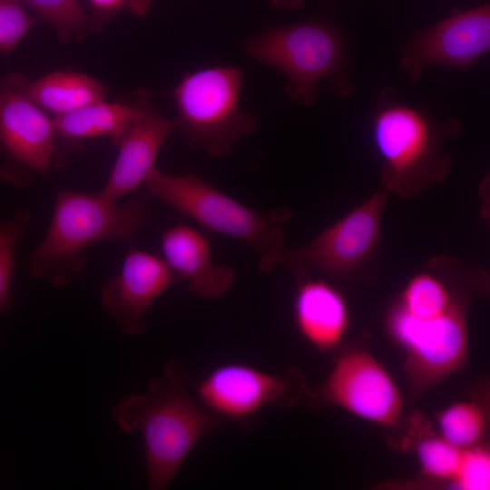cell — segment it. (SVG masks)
<instances>
[{"mask_svg":"<svg viewBox=\"0 0 490 490\" xmlns=\"http://www.w3.org/2000/svg\"><path fill=\"white\" fill-rule=\"evenodd\" d=\"M112 416L122 431L142 432L150 490L166 489L196 445L224 423L192 396L184 369L174 360L146 391L117 403Z\"/></svg>","mask_w":490,"mask_h":490,"instance_id":"6da1fadb","label":"cell"},{"mask_svg":"<svg viewBox=\"0 0 490 490\" xmlns=\"http://www.w3.org/2000/svg\"><path fill=\"white\" fill-rule=\"evenodd\" d=\"M149 220L146 193L118 205L99 192L60 191L45 237L30 257L29 270L65 287L85 269L89 246L105 240L131 242Z\"/></svg>","mask_w":490,"mask_h":490,"instance_id":"7a4b0ae2","label":"cell"},{"mask_svg":"<svg viewBox=\"0 0 490 490\" xmlns=\"http://www.w3.org/2000/svg\"><path fill=\"white\" fill-rule=\"evenodd\" d=\"M460 131L456 119L437 122L420 107L399 100L392 88L382 90L371 117V135L382 162L385 188L407 195L442 181L451 166L443 143Z\"/></svg>","mask_w":490,"mask_h":490,"instance_id":"3957f363","label":"cell"},{"mask_svg":"<svg viewBox=\"0 0 490 490\" xmlns=\"http://www.w3.org/2000/svg\"><path fill=\"white\" fill-rule=\"evenodd\" d=\"M147 193L198 222L211 232L243 240L258 254L259 268L271 273L283 264L288 248L279 226L289 210L258 212L215 189L194 172L172 175L156 167L144 181Z\"/></svg>","mask_w":490,"mask_h":490,"instance_id":"277c9868","label":"cell"},{"mask_svg":"<svg viewBox=\"0 0 490 490\" xmlns=\"http://www.w3.org/2000/svg\"><path fill=\"white\" fill-rule=\"evenodd\" d=\"M242 47L251 59L285 75V93L296 103H315L323 82L340 97L353 92L343 39L326 24L307 21L270 27L245 40Z\"/></svg>","mask_w":490,"mask_h":490,"instance_id":"5b68a950","label":"cell"},{"mask_svg":"<svg viewBox=\"0 0 490 490\" xmlns=\"http://www.w3.org/2000/svg\"><path fill=\"white\" fill-rule=\"evenodd\" d=\"M243 84L237 66L203 68L181 78L173 92L174 122L188 146L221 157L257 128V118L240 105Z\"/></svg>","mask_w":490,"mask_h":490,"instance_id":"8992f818","label":"cell"},{"mask_svg":"<svg viewBox=\"0 0 490 490\" xmlns=\"http://www.w3.org/2000/svg\"><path fill=\"white\" fill-rule=\"evenodd\" d=\"M304 392L293 369L272 373L241 362L211 369L198 383L196 397L223 421H243L267 407H289Z\"/></svg>","mask_w":490,"mask_h":490,"instance_id":"52a82bcc","label":"cell"},{"mask_svg":"<svg viewBox=\"0 0 490 490\" xmlns=\"http://www.w3.org/2000/svg\"><path fill=\"white\" fill-rule=\"evenodd\" d=\"M388 328L406 349L408 373L419 388L442 380L465 362L467 330L460 301L445 313L426 318L412 316L397 305Z\"/></svg>","mask_w":490,"mask_h":490,"instance_id":"ba28073f","label":"cell"},{"mask_svg":"<svg viewBox=\"0 0 490 490\" xmlns=\"http://www.w3.org/2000/svg\"><path fill=\"white\" fill-rule=\"evenodd\" d=\"M0 151L7 166L1 177L26 187L32 174L49 177L58 163V141L52 118L25 95L0 79Z\"/></svg>","mask_w":490,"mask_h":490,"instance_id":"9c48e42d","label":"cell"},{"mask_svg":"<svg viewBox=\"0 0 490 490\" xmlns=\"http://www.w3.org/2000/svg\"><path fill=\"white\" fill-rule=\"evenodd\" d=\"M387 198L377 191L309 244L288 249L283 264L299 281L314 270L342 274L360 266L377 244Z\"/></svg>","mask_w":490,"mask_h":490,"instance_id":"30bf717a","label":"cell"},{"mask_svg":"<svg viewBox=\"0 0 490 490\" xmlns=\"http://www.w3.org/2000/svg\"><path fill=\"white\" fill-rule=\"evenodd\" d=\"M490 49V5L455 11L408 41L399 68L412 81L430 65L467 69Z\"/></svg>","mask_w":490,"mask_h":490,"instance_id":"8fae6325","label":"cell"},{"mask_svg":"<svg viewBox=\"0 0 490 490\" xmlns=\"http://www.w3.org/2000/svg\"><path fill=\"white\" fill-rule=\"evenodd\" d=\"M313 399L336 405L383 426L396 425L403 406L400 393L387 370L363 351L339 358Z\"/></svg>","mask_w":490,"mask_h":490,"instance_id":"7c38bea8","label":"cell"},{"mask_svg":"<svg viewBox=\"0 0 490 490\" xmlns=\"http://www.w3.org/2000/svg\"><path fill=\"white\" fill-rule=\"evenodd\" d=\"M176 279L164 260L131 248L119 273L102 287L103 306L123 334L140 335L146 328V313Z\"/></svg>","mask_w":490,"mask_h":490,"instance_id":"4fadbf2b","label":"cell"},{"mask_svg":"<svg viewBox=\"0 0 490 490\" xmlns=\"http://www.w3.org/2000/svg\"><path fill=\"white\" fill-rule=\"evenodd\" d=\"M136 98L141 113L115 142L119 153L107 182L99 192L113 202L144 184L155 168L161 147L175 132L174 121L159 112L146 90L138 92Z\"/></svg>","mask_w":490,"mask_h":490,"instance_id":"5bb4252c","label":"cell"},{"mask_svg":"<svg viewBox=\"0 0 490 490\" xmlns=\"http://www.w3.org/2000/svg\"><path fill=\"white\" fill-rule=\"evenodd\" d=\"M161 245L165 262L195 297L213 300L230 290L234 271L213 261L210 242L202 233L176 225L162 231Z\"/></svg>","mask_w":490,"mask_h":490,"instance_id":"9a60e30c","label":"cell"},{"mask_svg":"<svg viewBox=\"0 0 490 490\" xmlns=\"http://www.w3.org/2000/svg\"><path fill=\"white\" fill-rule=\"evenodd\" d=\"M299 282L293 302L299 332L319 350L334 348L348 328V310L343 296L324 280L305 278Z\"/></svg>","mask_w":490,"mask_h":490,"instance_id":"2e32d148","label":"cell"},{"mask_svg":"<svg viewBox=\"0 0 490 490\" xmlns=\"http://www.w3.org/2000/svg\"><path fill=\"white\" fill-rule=\"evenodd\" d=\"M5 82L44 111L64 114L104 100L106 88L93 77L74 72H55L34 81L18 73Z\"/></svg>","mask_w":490,"mask_h":490,"instance_id":"e0dca14e","label":"cell"},{"mask_svg":"<svg viewBox=\"0 0 490 490\" xmlns=\"http://www.w3.org/2000/svg\"><path fill=\"white\" fill-rule=\"evenodd\" d=\"M141 113V105L135 99L132 104L97 102L78 110L54 115L52 120L58 141L65 143L98 136H109L113 143L136 121Z\"/></svg>","mask_w":490,"mask_h":490,"instance_id":"ac0fdd59","label":"cell"},{"mask_svg":"<svg viewBox=\"0 0 490 490\" xmlns=\"http://www.w3.org/2000/svg\"><path fill=\"white\" fill-rule=\"evenodd\" d=\"M457 302L446 284L438 276L427 271L412 277L397 306L412 316L426 318L445 313Z\"/></svg>","mask_w":490,"mask_h":490,"instance_id":"d6986e66","label":"cell"},{"mask_svg":"<svg viewBox=\"0 0 490 490\" xmlns=\"http://www.w3.org/2000/svg\"><path fill=\"white\" fill-rule=\"evenodd\" d=\"M482 409L474 403H456L438 416L442 437L460 448L475 446L485 431Z\"/></svg>","mask_w":490,"mask_h":490,"instance_id":"ffe728a7","label":"cell"},{"mask_svg":"<svg viewBox=\"0 0 490 490\" xmlns=\"http://www.w3.org/2000/svg\"><path fill=\"white\" fill-rule=\"evenodd\" d=\"M31 219L29 210L20 209L11 218L0 221V313L12 310L11 286L15 268V251Z\"/></svg>","mask_w":490,"mask_h":490,"instance_id":"44dd1931","label":"cell"},{"mask_svg":"<svg viewBox=\"0 0 490 490\" xmlns=\"http://www.w3.org/2000/svg\"><path fill=\"white\" fill-rule=\"evenodd\" d=\"M39 13L62 40L83 39L91 22L77 0H18Z\"/></svg>","mask_w":490,"mask_h":490,"instance_id":"7402d4cb","label":"cell"},{"mask_svg":"<svg viewBox=\"0 0 490 490\" xmlns=\"http://www.w3.org/2000/svg\"><path fill=\"white\" fill-rule=\"evenodd\" d=\"M465 449V448H464ZM464 449L441 437L421 441L417 454L423 470L437 479L454 481L463 457Z\"/></svg>","mask_w":490,"mask_h":490,"instance_id":"603a6c76","label":"cell"},{"mask_svg":"<svg viewBox=\"0 0 490 490\" xmlns=\"http://www.w3.org/2000/svg\"><path fill=\"white\" fill-rule=\"evenodd\" d=\"M33 19L18 0H0V54L11 53L27 34Z\"/></svg>","mask_w":490,"mask_h":490,"instance_id":"cb8c5ba5","label":"cell"},{"mask_svg":"<svg viewBox=\"0 0 490 490\" xmlns=\"http://www.w3.org/2000/svg\"><path fill=\"white\" fill-rule=\"evenodd\" d=\"M454 482L459 488L465 490L489 489L490 456L488 451L475 446L465 448Z\"/></svg>","mask_w":490,"mask_h":490,"instance_id":"d4e9b609","label":"cell"},{"mask_svg":"<svg viewBox=\"0 0 490 490\" xmlns=\"http://www.w3.org/2000/svg\"><path fill=\"white\" fill-rule=\"evenodd\" d=\"M96 17L112 16L118 11L128 8L136 15H143L152 0H88Z\"/></svg>","mask_w":490,"mask_h":490,"instance_id":"484cf974","label":"cell"},{"mask_svg":"<svg viewBox=\"0 0 490 490\" xmlns=\"http://www.w3.org/2000/svg\"><path fill=\"white\" fill-rule=\"evenodd\" d=\"M275 6L284 9H296L301 6L305 0H270Z\"/></svg>","mask_w":490,"mask_h":490,"instance_id":"4316f807","label":"cell"}]
</instances>
